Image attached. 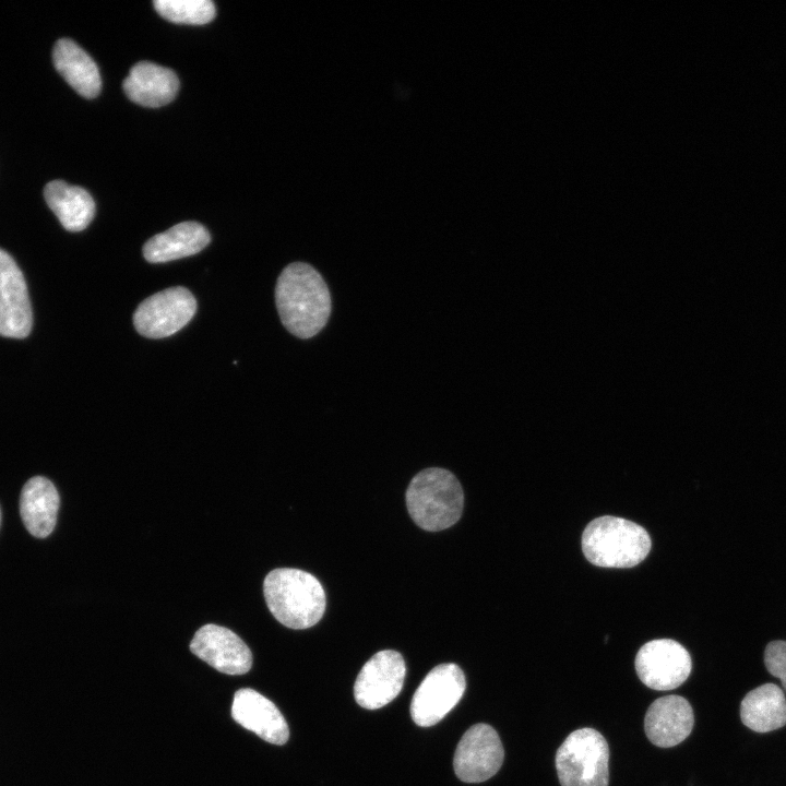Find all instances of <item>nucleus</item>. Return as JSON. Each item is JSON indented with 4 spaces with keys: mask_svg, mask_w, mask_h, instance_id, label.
<instances>
[{
    "mask_svg": "<svg viewBox=\"0 0 786 786\" xmlns=\"http://www.w3.org/2000/svg\"><path fill=\"white\" fill-rule=\"evenodd\" d=\"M276 308L283 325L299 338L317 335L331 313V295L321 274L303 262L288 264L275 287Z\"/></svg>",
    "mask_w": 786,
    "mask_h": 786,
    "instance_id": "obj_1",
    "label": "nucleus"
},
{
    "mask_svg": "<svg viewBox=\"0 0 786 786\" xmlns=\"http://www.w3.org/2000/svg\"><path fill=\"white\" fill-rule=\"evenodd\" d=\"M264 598L274 618L290 629H307L322 618L325 593L312 574L294 568L272 570L263 582Z\"/></svg>",
    "mask_w": 786,
    "mask_h": 786,
    "instance_id": "obj_2",
    "label": "nucleus"
},
{
    "mask_svg": "<svg viewBox=\"0 0 786 786\" xmlns=\"http://www.w3.org/2000/svg\"><path fill=\"white\" fill-rule=\"evenodd\" d=\"M651 546L644 527L618 516L594 519L582 534L585 558L602 568H632L646 558Z\"/></svg>",
    "mask_w": 786,
    "mask_h": 786,
    "instance_id": "obj_3",
    "label": "nucleus"
},
{
    "mask_svg": "<svg viewBox=\"0 0 786 786\" xmlns=\"http://www.w3.org/2000/svg\"><path fill=\"white\" fill-rule=\"evenodd\" d=\"M464 495L460 481L443 468H427L414 476L406 490L412 520L422 529L438 532L455 524L462 514Z\"/></svg>",
    "mask_w": 786,
    "mask_h": 786,
    "instance_id": "obj_4",
    "label": "nucleus"
},
{
    "mask_svg": "<svg viewBox=\"0 0 786 786\" xmlns=\"http://www.w3.org/2000/svg\"><path fill=\"white\" fill-rule=\"evenodd\" d=\"M609 747L594 728L572 731L556 753L561 786H608Z\"/></svg>",
    "mask_w": 786,
    "mask_h": 786,
    "instance_id": "obj_5",
    "label": "nucleus"
},
{
    "mask_svg": "<svg viewBox=\"0 0 786 786\" xmlns=\"http://www.w3.org/2000/svg\"><path fill=\"white\" fill-rule=\"evenodd\" d=\"M196 300L184 287H169L144 299L133 314L139 334L148 338L168 337L194 315Z\"/></svg>",
    "mask_w": 786,
    "mask_h": 786,
    "instance_id": "obj_6",
    "label": "nucleus"
},
{
    "mask_svg": "<svg viewBox=\"0 0 786 786\" xmlns=\"http://www.w3.org/2000/svg\"><path fill=\"white\" fill-rule=\"evenodd\" d=\"M465 687L464 672L456 664L436 666L413 695V720L422 727L436 725L457 704Z\"/></svg>",
    "mask_w": 786,
    "mask_h": 786,
    "instance_id": "obj_7",
    "label": "nucleus"
},
{
    "mask_svg": "<svg viewBox=\"0 0 786 786\" xmlns=\"http://www.w3.org/2000/svg\"><path fill=\"white\" fill-rule=\"evenodd\" d=\"M692 662L689 652L671 639L645 643L635 656V670L651 689L667 691L678 688L690 676Z\"/></svg>",
    "mask_w": 786,
    "mask_h": 786,
    "instance_id": "obj_8",
    "label": "nucleus"
},
{
    "mask_svg": "<svg viewBox=\"0 0 786 786\" xmlns=\"http://www.w3.org/2000/svg\"><path fill=\"white\" fill-rule=\"evenodd\" d=\"M504 750L498 733L487 724H476L462 736L454 753L453 767L465 783H481L501 767Z\"/></svg>",
    "mask_w": 786,
    "mask_h": 786,
    "instance_id": "obj_9",
    "label": "nucleus"
},
{
    "mask_svg": "<svg viewBox=\"0 0 786 786\" xmlns=\"http://www.w3.org/2000/svg\"><path fill=\"white\" fill-rule=\"evenodd\" d=\"M406 666L402 655L393 650L376 653L359 671L355 684L356 702L376 710L389 704L402 690Z\"/></svg>",
    "mask_w": 786,
    "mask_h": 786,
    "instance_id": "obj_10",
    "label": "nucleus"
},
{
    "mask_svg": "<svg viewBox=\"0 0 786 786\" xmlns=\"http://www.w3.org/2000/svg\"><path fill=\"white\" fill-rule=\"evenodd\" d=\"M190 651L219 672L243 675L252 666V653L231 630L209 623L193 635Z\"/></svg>",
    "mask_w": 786,
    "mask_h": 786,
    "instance_id": "obj_11",
    "label": "nucleus"
},
{
    "mask_svg": "<svg viewBox=\"0 0 786 786\" xmlns=\"http://www.w3.org/2000/svg\"><path fill=\"white\" fill-rule=\"evenodd\" d=\"M33 324L24 276L12 257L0 249V335L26 337Z\"/></svg>",
    "mask_w": 786,
    "mask_h": 786,
    "instance_id": "obj_12",
    "label": "nucleus"
},
{
    "mask_svg": "<svg viewBox=\"0 0 786 786\" xmlns=\"http://www.w3.org/2000/svg\"><path fill=\"white\" fill-rule=\"evenodd\" d=\"M231 716L266 742L279 746L288 740L289 729L283 714L271 700L253 689L242 688L235 692Z\"/></svg>",
    "mask_w": 786,
    "mask_h": 786,
    "instance_id": "obj_13",
    "label": "nucleus"
},
{
    "mask_svg": "<svg viewBox=\"0 0 786 786\" xmlns=\"http://www.w3.org/2000/svg\"><path fill=\"white\" fill-rule=\"evenodd\" d=\"M694 714L690 703L679 695L655 700L644 718V729L650 741L660 748L682 742L692 731Z\"/></svg>",
    "mask_w": 786,
    "mask_h": 786,
    "instance_id": "obj_14",
    "label": "nucleus"
},
{
    "mask_svg": "<svg viewBox=\"0 0 786 786\" xmlns=\"http://www.w3.org/2000/svg\"><path fill=\"white\" fill-rule=\"evenodd\" d=\"M122 87L133 103L155 108L170 103L176 97L179 80L168 68L150 61H140L131 68Z\"/></svg>",
    "mask_w": 786,
    "mask_h": 786,
    "instance_id": "obj_15",
    "label": "nucleus"
},
{
    "mask_svg": "<svg viewBox=\"0 0 786 786\" xmlns=\"http://www.w3.org/2000/svg\"><path fill=\"white\" fill-rule=\"evenodd\" d=\"M210 241L203 225L182 222L150 238L143 246V255L151 263L169 262L200 252Z\"/></svg>",
    "mask_w": 786,
    "mask_h": 786,
    "instance_id": "obj_16",
    "label": "nucleus"
},
{
    "mask_svg": "<svg viewBox=\"0 0 786 786\" xmlns=\"http://www.w3.org/2000/svg\"><path fill=\"white\" fill-rule=\"evenodd\" d=\"M59 495L53 484L36 476L23 486L20 512L26 529L35 537H47L55 528L59 510Z\"/></svg>",
    "mask_w": 786,
    "mask_h": 786,
    "instance_id": "obj_17",
    "label": "nucleus"
},
{
    "mask_svg": "<svg viewBox=\"0 0 786 786\" xmlns=\"http://www.w3.org/2000/svg\"><path fill=\"white\" fill-rule=\"evenodd\" d=\"M740 718L749 729L765 734L786 725V698L775 683H764L749 691L740 703Z\"/></svg>",
    "mask_w": 786,
    "mask_h": 786,
    "instance_id": "obj_18",
    "label": "nucleus"
},
{
    "mask_svg": "<svg viewBox=\"0 0 786 786\" xmlns=\"http://www.w3.org/2000/svg\"><path fill=\"white\" fill-rule=\"evenodd\" d=\"M52 59L57 71L81 96L94 98L99 94L102 80L98 68L76 43L69 38L57 40Z\"/></svg>",
    "mask_w": 786,
    "mask_h": 786,
    "instance_id": "obj_19",
    "label": "nucleus"
},
{
    "mask_svg": "<svg viewBox=\"0 0 786 786\" xmlns=\"http://www.w3.org/2000/svg\"><path fill=\"white\" fill-rule=\"evenodd\" d=\"M45 200L61 225L70 231H80L88 226L95 214V202L83 188L62 180H53L44 189Z\"/></svg>",
    "mask_w": 786,
    "mask_h": 786,
    "instance_id": "obj_20",
    "label": "nucleus"
},
{
    "mask_svg": "<svg viewBox=\"0 0 786 786\" xmlns=\"http://www.w3.org/2000/svg\"><path fill=\"white\" fill-rule=\"evenodd\" d=\"M153 4L165 20L180 24H206L216 13L210 0H155Z\"/></svg>",
    "mask_w": 786,
    "mask_h": 786,
    "instance_id": "obj_21",
    "label": "nucleus"
},
{
    "mask_svg": "<svg viewBox=\"0 0 786 786\" xmlns=\"http://www.w3.org/2000/svg\"><path fill=\"white\" fill-rule=\"evenodd\" d=\"M763 660L766 670L781 680L786 691V641L775 640L770 642L764 650Z\"/></svg>",
    "mask_w": 786,
    "mask_h": 786,
    "instance_id": "obj_22",
    "label": "nucleus"
},
{
    "mask_svg": "<svg viewBox=\"0 0 786 786\" xmlns=\"http://www.w3.org/2000/svg\"><path fill=\"white\" fill-rule=\"evenodd\" d=\"M0 520H1V515H0Z\"/></svg>",
    "mask_w": 786,
    "mask_h": 786,
    "instance_id": "obj_23",
    "label": "nucleus"
}]
</instances>
